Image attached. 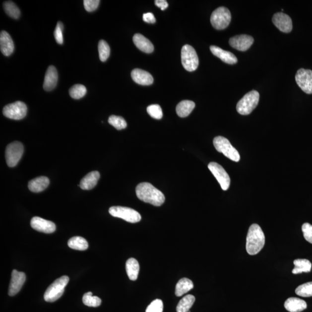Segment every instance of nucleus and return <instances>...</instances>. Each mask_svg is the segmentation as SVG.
<instances>
[{"label": "nucleus", "mask_w": 312, "mask_h": 312, "mask_svg": "<svg viewBox=\"0 0 312 312\" xmlns=\"http://www.w3.org/2000/svg\"><path fill=\"white\" fill-rule=\"evenodd\" d=\"M136 194L140 200L154 206L162 205L166 200L162 192L147 182L139 184L136 187Z\"/></svg>", "instance_id": "obj_1"}, {"label": "nucleus", "mask_w": 312, "mask_h": 312, "mask_svg": "<svg viewBox=\"0 0 312 312\" xmlns=\"http://www.w3.org/2000/svg\"><path fill=\"white\" fill-rule=\"evenodd\" d=\"M265 238L264 233L260 226L257 224L251 225L249 229L247 237L246 250L249 254H257L264 247Z\"/></svg>", "instance_id": "obj_2"}, {"label": "nucleus", "mask_w": 312, "mask_h": 312, "mask_svg": "<svg viewBox=\"0 0 312 312\" xmlns=\"http://www.w3.org/2000/svg\"><path fill=\"white\" fill-rule=\"evenodd\" d=\"M69 279L67 276H62L56 279L48 287L44 294V300L48 303H54L58 300L64 292L65 287L68 283Z\"/></svg>", "instance_id": "obj_3"}, {"label": "nucleus", "mask_w": 312, "mask_h": 312, "mask_svg": "<svg viewBox=\"0 0 312 312\" xmlns=\"http://www.w3.org/2000/svg\"><path fill=\"white\" fill-rule=\"evenodd\" d=\"M260 99V94L257 91L252 90L242 98L237 105V110L242 115L251 113L257 107Z\"/></svg>", "instance_id": "obj_4"}, {"label": "nucleus", "mask_w": 312, "mask_h": 312, "mask_svg": "<svg viewBox=\"0 0 312 312\" xmlns=\"http://www.w3.org/2000/svg\"><path fill=\"white\" fill-rule=\"evenodd\" d=\"M213 145L217 151L222 153L231 160L238 162L241 159L240 153L234 148L227 138L222 136H216L213 139Z\"/></svg>", "instance_id": "obj_5"}, {"label": "nucleus", "mask_w": 312, "mask_h": 312, "mask_svg": "<svg viewBox=\"0 0 312 312\" xmlns=\"http://www.w3.org/2000/svg\"><path fill=\"white\" fill-rule=\"evenodd\" d=\"M231 14L229 9L220 6L212 12L210 16V23L215 29L223 30L229 26Z\"/></svg>", "instance_id": "obj_6"}, {"label": "nucleus", "mask_w": 312, "mask_h": 312, "mask_svg": "<svg viewBox=\"0 0 312 312\" xmlns=\"http://www.w3.org/2000/svg\"><path fill=\"white\" fill-rule=\"evenodd\" d=\"M182 64L187 71L192 72L197 69L199 60L197 53L190 45H185L181 51Z\"/></svg>", "instance_id": "obj_7"}, {"label": "nucleus", "mask_w": 312, "mask_h": 312, "mask_svg": "<svg viewBox=\"0 0 312 312\" xmlns=\"http://www.w3.org/2000/svg\"><path fill=\"white\" fill-rule=\"evenodd\" d=\"M109 212L112 216L124 219L129 223H138L141 220V216L137 211L124 206H112L109 209Z\"/></svg>", "instance_id": "obj_8"}, {"label": "nucleus", "mask_w": 312, "mask_h": 312, "mask_svg": "<svg viewBox=\"0 0 312 312\" xmlns=\"http://www.w3.org/2000/svg\"><path fill=\"white\" fill-rule=\"evenodd\" d=\"M24 152V147L22 143L15 141L6 146L5 159L7 165L9 167H14L18 164Z\"/></svg>", "instance_id": "obj_9"}, {"label": "nucleus", "mask_w": 312, "mask_h": 312, "mask_svg": "<svg viewBox=\"0 0 312 312\" xmlns=\"http://www.w3.org/2000/svg\"><path fill=\"white\" fill-rule=\"evenodd\" d=\"M27 112L26 105L22 101L6 105L3 109V114L7 118L19 121L26 117Z\"/></svg>", "instance_id": "obj_10"}, {"label": "nucleus", "mask_w": 312, "mask_h": 312, "mask_svg": "<svg viewBox=\"0 0 312 312\" xmlns=\"http://www.w3.org/2000/svg\"><path fill=\"white\" fill-rule=\"evenodd\" d=\"M208 168L218 181L223 190H227L230 185V178L223 167L217 163L211 162L208 164Z\"/></svg>", "instance_id": "obj_11"}, {"label": "nucleus", "mask_w": 312, "mask_h": 312, "mask_svg": "<svg viewBox=\"0 0 312 312\" xmlns=\"http://www.w3.org/2000/svg\"><path fill=\"white\" fill-rule=\"evenodd\" d=\"M297 85L305 93L312 94V71L310 69L301 68L296 75Z\"/></svg>", "instance_id": "obj_12"}, {"label": "nucleus", "mask_w": 312, "mask_h": 312, "mask_svg": "<svg viewBox=\"0 0 312 312\" xmlns=\"http://www.w3.org/2000/svg\"><path fill=\"white\" fill-rule=\"evenodd\" d=\"M253 43V38L246 34L233 37L231 38L229 41L231 47L242 52L248 50Z\"/></svg>", "instance_id": "obj_13"}, {"label": "nucleus", "mask_w": 312, "mask_h": 312, "mask_svg": "<svg viewBox=\"0 0 312 312\" xmlns=\"http://www.w3.org/2000/svg\"><path fill=\"white\" fill-rule=\"evenodd\" d=\"M26 277L25 273L17 271L14 269L12 272V278L9 287L8 294L9 296H14L20 292L24 283H25Z\"/></svg>", "instance_id": "obj_14"}, {"label": "nucleus", "mask_w": 312, "mask_h": 312, "mask_svg": "<svg viewBox=\"0 0 312 312\" xmlns=\"http://www.w3.org/2000/svg\"><path fill=\"white\" fill-rule=\"evenodd\" d=\"M272 22L282 32L289 33L293 29L292 19L289 15L283 12L275 13L273 16Z\"/></svg>", "instance_id": "obj_15"}, {"label": "nucleus", "mask_w": 312, "mask_h": 312, "mask_svg": "<svg viewBox=\"0 0 312 312\" xmlns=\"http://www.w3.org/2000/svg\"><path fill=\"white\" fill-rule=\"evenodd\" d=\"M30 223L33 229L45 234L54 233L56 229L54 223L51 221L41 218L40 217H34L31 219Z\"/></svg>", "instance_id": "obj_16"}, {"label": "nucleus", "mask_w": 312, "mask_h": 312, "mask_svg": "<svg viewBox=\"0 0 312 312\" xmlns=\"http://www.w3.org/2000/svg\"><path fill=\"white\" fill-rule=\"evenodd\" d=\"M58 82V73L54 66H49L44 79L43 87L45 90H54Z\"/></svg>", "instance_id": "obj_17"}, {"label": "nucleus", "mask_w": 312, "mask_h": 312, "mask_svg": "<svg viewBox=\"0 0 312 312\" xmlns=\"http://www.w3.org/2000/svg\"><path fill=\"white\" fill-rule=\"evenodd\" d=\"M14 44L11 37L5 31H2L0 34V50L5 56H9L14 51Z\"/></svg>", "instance_id": "obj_18"}, {"label": "nucleus", "mask_w": 312, "mask_h": 312, "mask_svg": "<svg viewBox=\"0 0 312 312\" xmlns=\"http://www.w3.org/2000/svg\"><path fill=\"white\" fill-rule=\"evenodd\" d=\"M131 78L134 81L143 86L152 85L153 78L148 72L141 69H134L131 72Z\"/></svg>", "instance_id": "obj_19"}, {"label": "nucleus", "mask_w": 312, "mask_h": 312, "mask_svg": "<svg viewBox=\"0 0 312 312\" xmlns=\"http://www.w3.org/2000/svg\"><path fill=\"white\" fill-rule=\"evenodd\" d=\"M210 50L213 55L222 60L223 62L227 63V64H235L238 62L236 56L230 52L224 51L216 46L210 47Z\"/></svg>", "instance_id": "obj_20"}, {"label": "nucleus", "mask_w": 312, "mask_h": 312, "mask_svg": "<svg viewBox=\"0 0 312 312\" xmlns=\"http://www.w3.org/2000/svg\"><path fill=\"white\" fill-rule=\"evenodd\" d=\"M100 178V174L98 171H92L82 178L78 185L83 190H92L97 184Z\"/></svg>", "instance_id": "obj_21"}, {"label": "nucleus", "mask_w": 312, "mask_h": 312, "mask_svg": "<svg viewBox=\"0 0 312 312\" xmlns=\"http://www.w3.org/2000/svg\"><path fill=\"white\" fill-rule=\"evenodd\" d=\"M133 42L135 46L143 52L151 54L154 51V46L151 42L142 34H135L133 37Z\"/></svg>", "instance_id": "obj_22"}, {"label": "nucleus", "mask_w": 312, "mask_h": 312, "mask_svg": "<svg viewBox=\"0 0 312 312\" xmlns=\"http://www.w3.org/2000/svg\"><path fill=\"white\" fill-rule=\"evenodd\" d=\"M285 308L290 312H301L307 309V304L303 300L292 297L285 301Z\"/></svg>", "instance_id": "obj_23"}, {"label": "nucleus", "mask_w": 312, "mask_h": 312, "mask_svg": "<svg viewBox=\"0 0 312 312\" xmlns=\"http://www.w3.org/2000/svg\"><path fill=\"white\" fill-rule=\"evenodd\" d=\"M49 185H50V180L47 177H40L30 181L28 187L31 191L40 192L45 190Z\"/></svg>", "instance_id": "obj_24"}, {"label": "nucleus", "mask_w": 312, "mask_h": 312, "mask_svg": "<svg viewBox=\"0 0 312 312\" xmlns=\"http://www.w3.org/2000/svg\"><path fill=\"white\" fill-rule=\"evenodd\" d=\"M195 106L193 101L184 100L179 103L176 108L177 115L181 118L188 117L193 111Z\"/></svg>", "instance_id": "obj_25"}, {"label": "nucleus", "mask_w": 312, "mask_h": 312, "mask_svg": "<svg viewBox=\"0 0 312 312\" xmlns=\"http://www.w3.org/2000/svg\"><path fill=\"white\" fill-rule=\"evenodd\" d=\"M125 268L129 279L132 281H135L137 279L139 272V264L136 259L129 258L126 262Z\"/></svg>", "instance_id": "obj_26"}, {"label": "nucleus", "mask_w": 312, "mask_h": 312, "mask_svg": "<svg viewBox=\"0 0 312 312\" xmlns=\"http://www.w3.org/2000/svg\"><path fill=\"white\" fill-rule=\"evenodd\" d=\"M193 283L191 280L187 278L181 279L175 287V295L177 297L184 296L185 294L193 289Z\"/></svg>", "instance_id": "obj_27"}, {"label": "nucleus", "mask_w": 312, "mask_h": 312, "mask_svg": "<svg viewBox=\"0 0 312 312\" xmlns=\"http://www.w3.org/2000/svg\"><path fill=\"white\" fill-rule=\"evenodd\" d=\"M295 267L293 269V274H299L303 272H310L311 271V262L307 259H297L294 261Z\"/></svg>", "instance_id": "obj_28"}, {"label": "nucleus", "mask_w": 312, "mask_h": 312, "mask_svg": "<svg viewBox=\"0 0 312 312\" xmlns=\"http://www.w3.org/2000/svg\"><path fill=\"white\" fill-rule=\"evenodd\" d=\"M68 245L72 250H85L89 247L88 243L82 237H74L69 239Z\"/></svg>", "instance_id": "obj_29"}, {"label": "nucleus", "mask_w": 312, "mask_h": 312, "mask_svg": "<svg viewBox=\"0 0 312 312\" xmlns=\"http://www.w3.org/2000/svg\"><path fill=\"white\" fill-rule=\"evenodd\" d=\"M195 297L193 296H186L178 303L177 307V312H188L193 306L195 302Z\"/></svg>", "instance_id": "obj_30"}, {"label": "nucleus", "mask_w": 312, "mask_h": 312, "mask_svg": "<svg viewBox=\"0 0 312 312\" xmlns=\"http://www.w3.org/2000/svg\"><path fill=\"white\" fill-rule=\"evenodd\" d=\"M3 9L7 15L14 19L19 18L20 16V10L15 3L8 1L3 3Z\"/></svg>", "instance_id": "obj_31"}, {"label": "nucleus", "mask_w": 312, "mask_h": 312, "mask_svg": "<svg viewBox=\"0 0 312 312\" xmlns=\"http://www.w3.org/2000/svg\"><path fill=\"white\" fill-rule=\"evenodd\" d=\"M86 87L82 85H79V84L73 85L69 90L70 96L75 100L82 99L86 95Z\"/></svg>", "instance_id": "obj_32"}, {"label": "nucleus", "mask_w": 312, "mask_h": 312, "mask_svg": "<svg viewBox=\"0 0 312 312\" xmlns=\"http://www.w3.org/2000/svg\"><path fill=\"white\" fill-rule=\"evenodd\" d=\"M83 303L85 306L90 307H98L101 304V300L99 297L93 296L92 292H88L83 297Z\"/></svg>", "instance_id": "obj_33"}, {"label": "nucleus", "mask_w": 312, "mask_h": 312, "mask_svg": "<svg viewBox=\"0 0 312 312\" xmlns=\"http://www.w3.org/2000/svg\"><path fill=\"white\" fill-rule=\"evenodd\" d=\"M98 50H99L100 61L102 62H106L110 57L111 51L110 47L107 42L104 40L100 41Z\"/></svg>", "instance_id": "obj_34"}, {"label": "nucleus", "mask_w": 312, "mask_h": 312, "mask_svg": "<svg viewBox=\"0 0 312 312\" xmlns=\"http://www.w3.org/2000/svg\"><path fill=\"white\" fill-rule=\"evenodd\" d=\"M109 124L118 130H121L127 127V122L125 120L124 118L118 116L112 115L108 119Z\"/></svg>", "instance_id": "obj_35"}, {"label": "nucleus", "mask_w": 312, "mask_h": 312, "mask_svg": "<svg viewBox=\"0 0 312 312\" xmlns=\"http://www.w3.org/2000/svg\"><path fill=\"white\" fill-rule=\"evenodd\" d=\"M296 293L303 297H312V282L303 284L297 287Z\"/></svg>", "instance_id": "obj_36"}, {"label": "nucleus", "mask_w": 312, "mask_h": 312, "mask_svg": "<svg viewBox=\"0 0 312 312\" xmlns=\"http://www.w3.org/2000/svg\"><path fill=\"white\" fill-rule=\"evenodd\" d=\"M147 112L152 118L161 119L163 118V111L159 105L153 104L147 108Z\"/></svg>", "instance_id": "obj_37"}, {"label": "nucleus", "mask_w": 312, "mask_h": 312, "mask_svg": "<svg viewBox=\"0 0 312 312\" xmlns=\"http://www.w3.org/2000/svg\"><path fill=\"white\" fill-rule=\"evenodd\" d=\"M163 303L159 299L154 300L146 308V312H163Z\"/></svg>", "instance_id": "obj_38"}, {"label": "nucleus", "mask_w": 312, "mask_h": 312, "mask_svg": "<svg viewBox=\"0 0 312 312\" xmlns=\"http://www.w3.org/2000/svg\"><path fill=\"white\" fill-rule=\"evenodd\" d=\"M63 29H64V26H63L62 23L61 22H59L57 24V26L56 27L54 36L56 42L60 45H62L63 42H64L62 35Z\"/></svg>", "instance_id": "obj_39"}, {"label": "nucleus", "mask_w": 312, "mask_h": 312, "mask_svg": "<svg viewBox=\"0 0 312 312\" xmlns=\"http://www.w3.org/2000/svg\"><path fill=\"white\" fill-rule=\"evenodd\" d=\"M100 2L99 0H85L83 5L87 12H92L97 9Z\"/></svg>", "instance_id": "obj_40"}, {"label": "nucleus", "mask_w": 312, "mask_h": 312, "mask_svg": "<svg viewBox=\"0 0 312 312\" xmlns=\"http://www.w3.org/2000/svg\"><path fill=\"white\" fill-rule=\"evenodd\" d=\"M304 237L308 242L312 244V225L306 223L302 226Z\"/></svg>", "instance_id": "obj_41"}, {"label": "nucleus", "mask_w": 312, "mask_h": 312, "mask_svg": "<svg viewBox=\"0 0 312 312\" xmlns=\"http://www.w3.org/2000/svg\"><path fill=\"white\" fill-rule=\"evenodd\" d=\"M143 20L148 23H155L156 21L155 16L151 12L143 14Z\"/></svg>", "instance_id": "obj_42"}, {"label": "nucleus", "mask_w": 312, "mask_h": 312, "mask_svg": "<svg viewBox=\"0 0 312 312\" xmlns=\"http://www.w3.org/2000/svg\"><path fill=\"white\" fill-rule=\"evenodd\" d=\"M155 2V5L162 10L168 8V3L166 0H156Z\"/></svg>", "instance_id": "obj_43"}]
</instances>
